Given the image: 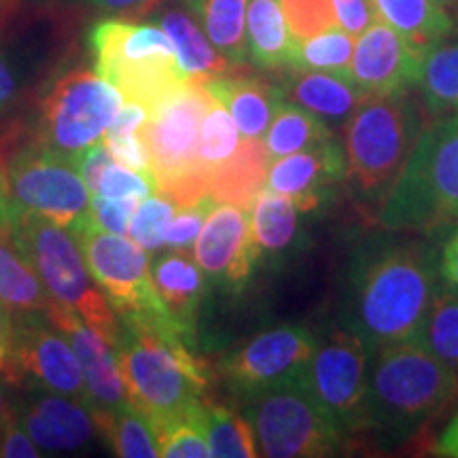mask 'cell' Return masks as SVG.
Wrapping results in <instances>:
<instances>
[{"mask_svg": "<svg viewBox=\"0 0 458 458\" xmlns=\"http://www.w3.org/2000/svg\"><path fill=\"white\" fill-rule=\"evenodd\" d=\"M439 283L433 250L414 240H374L351 263L344 318L371 357L393 344L416 340Z\"/></svg>", "mask_w": 458, "mask_h": 458, "instance_id": "cell-1", "label": "cell"}, {"mask_svg": "<svg viewBox=\"0 0 458 458\" xmlns=\"http://www.w3.org/2000/svg\"><path fill=\"white\" fill-rule=\"evenodd\" d=\"M377 221L388 232L427 236L458 225V114L425 125Z\"/></svg>", "mask_w": 458, "mask_h": 458, "instance_id": "cell-2", "label": "cell"}, {"mask_svg": "<svg viewBox=\"0 0 458 458\" xmlns=\"http://www.w3.org/2000/svg\"><path fill=\"white\" fill-rule=\"evenodd\" d=\"M374 354L365 401L369 428L410 433L458 399V374L420 342H399Z\"/></svg>", "mask_w": 458, "mask_h": 458, "instance_id": "cell-3", "label": "cell"}, {"mask_svg": "<svg viewBox=\"0 0 458 458\" xmlns=\"http://www.w3.org/2000/svg\"><path fill=\"white\" fill-rule=\"evenodd\" d=\"M425 106V105H422ZM414 94L365 98L344 122L348 176L359 196L382 204L427 125Z\"/></svg>", "mask_w": 458, "mask_h": 458, "instance_id": "cell-4", "label": "cell"}, {"mask_svg": "<svg viewBox=\"0 0 458 458\" xmlns=\"http://www.w3.org/2000/svg\"><path fill=\"white\" fill-rule=\"evenodd\" d=\"M117 352L130 403L156 431L206 401L208 377L185 342H165L148 331L123 327Z\"/></svg>", "mask_w": 458, "mask_h": 458, "instance_id": "cell-5", "label": "cell"}, {"mask_svg": "<svg viewBox=\"0 0 458 458\" xmlns=\"http://www.w3.org/2000/svg\"><path fill=\"white\" fill-rule=\"evenodd\" d=\"M13 244L30 261L51 300L71 308L114 348L123 335L111 301L91 276L83 250L71 229L37 215H17Z\"/></svg>", "mask_w": 458, "mask_h": 458, "instance_id": "cell-6", "label": "cell"}, {"mask_svg": "<svg viewBox=\"0 0 458 458\" xmlns=\"http://www.w3.org/2000/svg\"><path fill=\"white\" fill-rule=\"evenodd\" d=\"M213 96L199 79H187L156 106L140 134L151 156L157 191L168 193L179 208L208 198V174L198 162L199 125Z\"/></svg>", "mask_w": 458, "mask_h": 458, "instance_id": "cell-7", "label": "cell"}, {"mask_svg": "<svg viewBox=\"0 0 458 458\" xmlns=\"http://www.w3.org/2000/svg\"><path fill=\"white\" fill-rule=\"evenodd\" d=\"M91 47L100 77L122 91L123 100L140 102L147 111L189 79L162 26L100 21L91 30Z\"/></svg>", "mask_w": 458, "mask_h": 458, "instance_id": "cell-8", "label": "cell"}, {"mask_svg": "<svg viewBox=\"0 0 458 458\" xmlns=\"http://www.w3.org/2000/svg\"><path fill=\"white\" fill-rule=\"evenodd\" d=\"M68 229L81 246L91 276L123 325L174 323L157 297L151 263L140 244L98 227L89 213Z\"/></svg>", "mask_w": 458, "mask_h": 458, "instance_id": "cell-9", "label": "cell"}, {"mask_svg": "<svg viewBox=\"0 0 458 458\" xmlns=\"http://www.w3.org/2000/svg\"><path fill=\"white\" fill-rule=\"evenodd\" d=\"M123 96L100 74L77 68L55 79L47 91L38 123V145L68 159L105 140Z\"/></svg>", "mask_w": 458, "mask_h": 458, "instance_id": "cell-10", "label": "cell"}, {"mask_svg": "<svg viewBox=\"0 0 458 458\" xmlns=\"http://www.w3.org/2000/svg\"><path fill=\"white\" fill-rule=\"evenodd\" d=\"M249 399L246 418L255 431L259 456L320 458L340 448L344 431L318 408L300 380Z\"/></svg>", "mask_w": 458, "mask_h": 458, "instance_id": "cell-11", "label": "cell"}, {"mask_svg": "<svg viewBox=\"0 0 458 458\" xmlns=\"http://www.w3.org/2000/svg\"><path fill=\"white\" fill-rule=\"evenodd\" d=\"M369 351L351 329L318 337L310 360L297 380L337 427L363 431L368 425Z\"/></svg>", "mask_w": 458, "mask_h": 458, "instance_id": "cell-12", "label": "cell"}, {"mask_svg": "<svg viewBox=\"0 0 458 458\" xmlns=\"http://www.w3.org/2000/svg\"><path fill=\"white\" fill-rule=\"evenodd\" d=\"M7 179L17 213L43 216L62 227L89 213L91 191L77 164L41 145L15 153L7 162Z\"/></svg>", "mask_w": 458, "mask_h": 458, "instance_id": "cell-13", "label": "cell"}, {"mask_svg": "<svg viewBox=\"0 0 458 458\" xmlns=\"http://www.w3.org/2000/svg\"><path fill=\"white\" fill-rule=\"evenodd\" d=\"M318 337L303 325H283L250 337L221 360V374L233 391L253 397L301 376Z\"/></svg>", "mask_w": 458, "mask_h": 458, "instance_id": "cell-14", "label": "cell"}, {"mask_svg": "<svg viewBox=\"0 0 458 458\" xmlns=\"http://www.w3.org/2000/svg\"><path fill=\"white\" fill-rule=\"evenodd\" d=\"M259 255L250 232L249 210L216 202L193 244V257L206 280L236 293L249 283Z\"/></svg>", "mask_w": 458, "mask_h": 458, "instance_id": "cell-15", "label": "cell"}, {"mask_svg": "<svg viewBox=\"0 0 458 458\" xmlns=\"http://www.w3.org/2000/svg\"><path fill=\"white\" fill-rule=\"evenodd\" d=\"M422 54L405 43L401 34L376 17L359 34L348 77L365 98H388L416 88L420 79Z\"/></svg>", "mask_w": 458, "mask_h": 458, "instance_id": "cell-16", "label": "cell"}, {"mask_svg": "<svg viewBox=\"0 0 458 458\" xmlns=\"http://www.w3.org/2000/svg\"><path fill=\"white\" fill-rule=\"evenodd\" d=\"M45 318L66 337L79 357L91 410H119L131 405L117 348L105 335L91 329L77 312L54 300L49 301Z\"/></svg>", "mask_w": 458, "mask_h": 458, "instance_id": "cell-17", "label": "cell"}, {"mask_svg": "<svg viewBox=\"0 0 458 458\" xmlns=\"http://www.w3.org/2000/svg\"><path fill=\"white\" fill-rule=\"evenodd\" d=\"M37 317L38 314L17 318L13 344H11L17 363L26 376L30 374L51 393L66 394L91 408L81 363L72 346L60 331L55 334L43 327Z\"/></svg>", "mask_w": 458, "mask_h": 458, "instance_id": "cell-18", "label": "cell"}, {"mask_svg": "<svg viewBox=\"0 0 458 458\" xmlns=\"http://www.w3.org/2000/svg\"><path fill=\"white\" fill-rule=\"evenodd\" d=\"M346 176V148L342 142L331 139L274 159L267 170L266 187L280 196L293 198L300 213H310L320 204L325 189Z\"/></svg>", "mask_w": 458, "mask_h": 458, "instance_id": "cell-19", "label": "cell"}, {"mask_svg": "<svg viewBox=\"0 0 458 458\" xmlns=\"http://www.w3.org/2000/svg\"><path fill=\"white\" fill-rule=\"evenodd\" d=\"M17 420L32 442L47 452L81 450L98 433L89 405L57 393L43 394L28 403Z\"/></svg>", "mask_w": 458, "mask_h": 458, "instance_id": "cell-20", "label": "cell"}, {"mask_svg": "<svg viewBox=\"0 0 458 458\" xmlns=\"http://www.w3.org/2000/svg\"><path fill=\"white\" fill-rule=\"evenodd\" d=\"M157 297L189 346L196 344V325L202 306L206 276L189 250H172L151 266Z\"/></svg>", "mask_w": 458, "mask_h": 458, "instance_id": "cell-21", "label": "cell"}, {"mask_svg": "<svg viewBox=\"0 0 458 458\" xmlns=\"http://www.w3.org/2000/svg\"><path fill=\"white\" fill-rule=\"evenodd\" d=\"M204 85L210 96L232 113L244 139H263L278 106L284 102V91L280 85H272L249 74L240 77L221 74L204 81Z\"/></svg>", "mask_w": 458, "mask_h": 458, "instance_id": "cell-22", "label": "cell"}, {"mask_svg": "<svg viewBox=\"0 0 458 458\" xmlns=\"http://www.w3.org/2000/svg\"><path fill=\"white\" fill-rule=\"evenodd\" d=\"M280 88L284 98L318 114L329 125L346 122L365 100L363 91L351 81V77L340 72L293 71Z\"/></svg>", "mask_w": 458, "mask_h": 458, "instance_id": "cell-23", "label": "cell"}, {"mask_svg": "<svg viewBox=\"0 0 458 458\" xmlns=\"http://www.w3.org/2000/svg\"><path fill=\"white\" fill-rule=\"evenodd\" d=\"M270 164L263 139L240 140L236 153L208 174V196L215 202L250 210L255 198L266 187Z\"/></svg>", "mask_w": 458, "mask_h": 458, "instance_id": "cell-24", "label": "cell"}, {"mask_svg": "<svg viewBox=\"0 0 458 458\" xmlns=\"http://www.w3.org/2000/svg\"><path fill=\"white\" fill-rule=\"evenodd\" d=\"M371 4L376 15L422 55L456 32L454 17L437 0H371Z\"/></svg>", "mask_w": 458, "mask_h": 458, "instance_id": "cell-25", "label": "cell"}, {"mask_svg": "<svg viewBox=\"0 0 458 458\" xmlns=\"http://www.w3.org/2000/svg\"><path fill=\"white\" fill-rule=\"evenodd\" d=\"M246 45L253 64L266 71L291 68L295 41L291 37L280 0H249L246 4Z\"/></svg>", "mask_w": 458, "mask_h": 458, "instance_id": "cell-26", "label": "cell"}, {"mask_svg": "<svg viewBox=\"0 0 458 458\" xmlns=\"http://www.w3.org/2000/svg\"><path fill=\"white\" fill-rule=\"evenodd\" d=\"M159 26L168 34L172 45L176 49V57L182 72L189 79L208 81L213 77L227 74L232 66L219 51L213 47L208 37L199 30L193 17L181 9H165L159 17Z\"/></svg>", "mask_w": 458, "mask_h": 458, "instance_id": "cell-27", "label": "cell"}, {"mask_svg": "<svg viewBox=\"0 0 458 458\" xmlns=\"http://www.w3.org/2000/svg\"><path fill=\"white\" fill-rule=\"evenodd\" d=\"M418 88L428 117L458 114V38L448 37L425 51Z\"/></svg>", "mask_w": 458, "mask_h": 458, "instance_id": "cell-28", "label": "cell"}, {"mask_svg": "<svg viewBox=\"0 0 458 458\" xmlns=\"http://www.w3.org/2000/svg\"><path fill=\"white\" fill-rule=\"evenodd\" d=\"M0 301L15 318L47 312L51 297L13 238H0Z\"/></svg>", "mask_w": 458, "mask_h": 458, "instance_id": "cell-29", "label": "cell"}, {"mask_svg": "<svg viewBox=\"0 0 458 458\" xmlns=\"http://www.w3.org/2000/svg\"><path fill=\"white\" fill-rule=\"evenodd\" d=\"M202 21L204 34L229 66H242L249 60L246 45V4L249 0H187Z\"/></svg>", "mask_w": 458, "mask_h": 458, "instance_id": "cell-30", "label": "cell"}, {"mask_svg": "<svg viewBox=\"0 0 458 458\" xmlns=\"http://www.w3.org/2000/svg\"><path fill=\"white\" fill-rule=\"evenodd\" d=\"M331 139H334V130L325 119L300 106L297 102L284 100L263 136V145L274 162V159L303 151V148H310Z\"/></svg>", "mask_w": 458, "mask_h": 458, "instance_id": "cell-31", "label": "cell"}, {"mask_svg": "<svg viewBox=\"0 0 458 458\" xmlns=\"http://www.w3.org/2000/svg\"><path fill=\"white\" fill-rule=\"evenodd\" d=\"M98 433L111 444L113 452L123 458H157L159 439L151 420L136 410L125 405L119 410H94Z\"/></svg>", "mask_w": 458, "mask_h": 458, "instance_id": "cell-32", "label": "cell"}, {"mask_svg": "<svg viewBox=\"0 0 458 458\" xmlns=\"http://www.w3.org/2000/svg\"><path fill=\"white\" fill-rule=\"evenodd\" d=\"M297 208L295 199L270 191L263 187L250 206V232L259 253H283L293 244L297 236Z\"/></svg>", "mask_w": 458, "mask_h": 458, "instance_id": "cell-33", "label": "cell"}, {"mask_svg": "<svg viewBox=\"0 0 458 458\" xmlns=\"http://www.w3.org/2000/svg\"><path fill=\"white\" fill-rule=\"evenodd\" d=\"M416 342H420L428 352L444 360L458 374V293L439 286L425 323L418 331Z\"/></svg>", "mask_w": 458, "mask_h": 458, "instance_id": "cell-34", "label": "cell"}, {"mask_svg": "<svg viewBox=\"0 0 458 458\" xmlns=\"http://www.w3.org/2000/svg\"><path fill=\"white\" fill-rule=\"evenodd\" d=\"M206 437L210 456L216 458H253L259 456L255 431L249 418L236 414L225 405L206 403Z\"/></svg>", "mask_w": 458, "mask_h": 458, "instance_id": "cell-35", "label": "cell"}, {"mask_svg": "<svg viewBox=\"0 0 458 458\" xmlns=\"http://www.w3.org/2000/svg\"><path fill=\"white\" fill-rule=\"evenodd\" d=\"M354 51V37L340 26L329 28L306 41L295 43L291 71H323L348 74Z\"/></svg>", "mask_w": 458, "mask_h": 458, "instance_id": "cell-36", "label": "cell"}, {"mask_svg": "<svg viewBox=\"0 0 458 458\" xmlns=\"http://www.w3.org/2000/svg\"><path fill=\"white\" fill-rule=\"evenodd\" d=\"M240 145V130L233 122L232 113L213 98V105L206 111L202 125H199L198 162L210 174L216 165L227 162L236 153Z\"/></svg>", "mask_w": 458, "mask_h": 458, "instance_id": "cell-37", "label": "cell"}, {"mask_svg": "<svg viewBox=\"0 0 458 458\" xmlns=\"http://www.w3.org/2000/svg\"><path fill=\"white\" fill-rule=\"evenodd\" d=\"M206 403L176 418L157 431L159 456L164 458H208L210 445L206 437Z\"/></svg>", "mask_w": 458, "mask_h": 458, "instance_id": "cell-38", "label": "cell"}, {"mask_svg": "<svg viewBox=\"0 0 458 458\" xmlns=\"http://www.w3.org/2000/svg\"><path fill=\"white\" fill-rule=\"evenodd\" d=\"M176 210H179V206L168 193H153V196L142 199L136 213L131 215L128 236L145 250L162 249L165 229L174 219Z\"/></svg>", "mask_w": 458, "mask_h": 458, "instance_id": "cell-39", "label": "cell"}, {"mask_svg": "<svg viewBox=\"0 0 458 458\" xmlns=\"http://www.w3.org/2000/svg\"><path fill=\"white\" fill-rule=\"evenodd\" d=\"M295 43L337 26L334 0H280Z\"/></svg>", "mask_w": 458, "mask_h": 458, "instance_id": "cell-40", "label": "cell"}, {"mask_svg": "<svg viewBox=\"0 0 458 458\" xmlns=\"http://www.w3.org/2000/svg\"><path fill=\"white\" fill-rule=\"evenodd\" d=\"M96 193L111 199H125V198L145 199L148 196H153V193H157V181L156 176L140 174V172H134L125 168L122 164L113 162L105 170V174H102L98 191Z\"/></svg>", "mask_w": 458, "mask_h": 458, "instance_id": "cell-41", "label": "cell"}, {"mask_svg": "<svg viewBox=\"0 0 458 458\" xmlns=\"http://www.w3.org/2000/svg\"><path fill=\"white\" fill-rule=\"evenodd\" d=\"M215 204V199L208 196L202 202L176 210L174 219L165 229L164 246H168L172 250H191Z\"/></svg>", "mask_w": 458, "mask_h": 458, "instance_id": "cell-42", "label": "cell"}, {"mask_svg": "<svg viewBox=\"0 0 458 458\" xmlns=\"http://www.w3.org/2000/svg\"><path fill=\"white\" fill-rule=\"evenodd\" d=\"M142 199L136 198H125V199H111L105 196H91V206L89 215L94 223L102 229L111 233H119V236H125L128 233L131 215L136 213L139 204Z\"/></svg>", "mask_w": 458, "mask_h": 458, "instance_id": "cell-43", "label": "cell"}, {"mask_svg": "<svg viewBox=\"0 0 458 458\" xmlns=\"http://www.w3.org/2000/svg\"><path fill=\"white\" fill-rule=\"evenodd\" d=\"M105 145L111 151L113 159L117 164L125 165V168L140 172V174L156 176L153 174L151 156H148L147 142L142 139L140 131H130V134H106Z\"/></svg>", "mask_w": 458, "mask_h": 458, "instance_id": "cell-44", "label": "cell"}, {"mask_svg": "<svg viewBox=\"0 0 458 458\" xmlns=\"http://www.w3.org/2000/svg\"><path fill=\"white\" fill-rule=\"evenodd\" d=\"M334 9L337 26L352 37L368 30V26L377 17L371 0H334Z\"/></svg>", "mask_w": 458, "mask_h": 458, "instance_id": "cell-45", "label": "cell"}, {"mask_svg": "<svg viewBox=\"0 0 458 458\" xmlns=\"http://www.w3.org/2000/svg\"><path fill=\"white\" fill-rule=\"evenodd\" d=\"M113 162H114V159L111 156V151H108V147L105 145V140L98 142V145L89 147L88 151H83L79 157H74V164H77L79 172H81L85 185L89 187L91 196L98 191L102 174H105V170Z\"/></svg>", "mask_w": 458, "mask_h": 458, "instance_id": "cell-46", "label": "cell"}, {"mask_svg": "<svg viewBox=\"0 0 458 458\" xmlns=\"http://www.w3.org/2000/svg\"><path fill=\"white\" fill-rule=\"evenodd\" d=\"M38 445L32 442L30 435L24 431L20 425L17 416L4 425L3 433H0V456L3 458H38L41 452L37 450Z\"/></svg>", "mask_w": 458, "mask_h": 458, "instance_id": "cell-47", "label": "cell"}, {"mask_svg": "<svg viewBox=\"0 0 458 458\" xmlns=\"http://www.w3.org/2000/svg\"><path fill=\"white\" fill-rule=\"evenodd\" d=\"M147 119H148L147 106H142L140 102H134V100H123V105L119 108V113L114 114L111 128L106 130V134H130V131H140L142 125L147 123Z\"/></svg>", "mask_w": 458, "mask_h": 458, "instance_id": "cell-48", "label": "cell"}, {"mask_svg": "<svg viewBox=\"0 0 458 458\" xmlns=\"http://www.w3.org/2000/svg\"><path fill=\"white\" fill-rule=\"evenodd\" d=\"M439 280L445 289L458 293V225L445 238L442 255H439Z\"/></svg>", "mask_w": 458, "mask_h": 458, "instance_id": "cell-49", "label": "cell"}, {"mask_svg": "<svg viewBox=\"0 0 458 458\" xmlns=\"http://www.w3.org/2000/svg\"><path fill=\"white\" fill-rule=\"evenodd\" d=\"M102 11H113V13L128 15H147L159 7L164 0H94Z\"/></svg>", "mask_w": 458, "mask_h": 458, "instance_id": "cell-50", "label": "cell"}, {"mask_svg": "<svg viewBox=\"0 0 458 458\" xmlns=\"http://www.w3.org/2000/svg\"><path fill=\"white\" fill-rule=\"evenodd\" d=\"M24 377V369L17 363L11 346H0V380H4L7 385H20Z\"/></svg>", "mask_w": 458, "mask_h": 458, "instance_id": "cell-51", "label": "cell"}, {"mask_svg": "<svg viewBox=\"0 0 458 458\" xmlns=\"http://www.w3.org/2000/svg\"><path fill=\"white\" fill-rule=\"evenodd\" d=\"M13 96H15L13 72H11L7 62H4L3 55H0V111L9 106V102L13 100Z\"/></svg>", "mask_w": 458, "mask_h": 458, "instance_id": "cell-52", "label": "cell"}, {"mask_svg": "<svg viewBox=\"0 0 458 458\" xmlns=\"http://www.w3.org/2000/svg\"><path fill=\"white\" fill-rule=\"evenodd\" d=\"M437 452L442 456H450V458H458V414L454 420L445 427V431L442 433L437 444Z\"/></svg>", "mask_w": 458, "mask_h": 458, "instance_id": "cell-53", "label": "cell"}, {"mask_svg": "<svg viewBox=\"0 0 458 458\" xmlns=\"http://www.w3.org/2000/svg\"><path fill=\"white\" fill-rule=\"evenodd\" d=\"M15 335V323L13 314L3 301H0V346H11Z\"/></svg>", "mask_w": 458, "mask_h": 458, "instance_id": "cell-54", "label": "cell"}, {"mask_svg": "<svg viewBox=\"0 0 458 458\" xmlns=\"http://www.w3.org/2000/svg\"><path fill=\"white\" fill-rule=\"evenodd\" d=\"M13 416H15V414H13V410H11L7 397H4V393L0 391V433H3L4 425H7V422H9Z\"/></svg>", "mask_w": 458, "mask_h": 458, "instance_id": "cell-55", "label": "cell"}, {"mask_svg": "<svg viewBox=\"0 0 458 458\" xmlns=\"http://www.w3.org/2000/svg\"><path fill=\"white\" fill-rule=\"evenodd\" d=\"M437 3L454 17V21H458V0H437Z\"/></svg>", "mask_w": 458, "mask_h": 458, "instance_id": "cell-56", "label": "cell"}]
</instances>
